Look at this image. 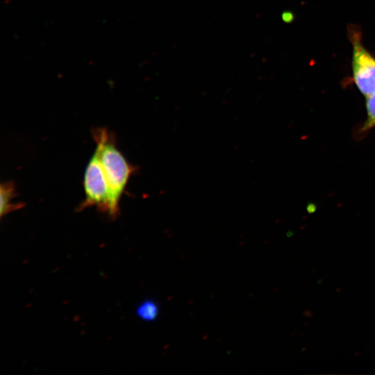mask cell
Returning a JSON list of instances; mask_svg holds the SVG:
<instances>
[{
    "label": "cell",
    "mask_w": 375,
    "mask_h": 375,
    "mask_svg": "<svg viewBox=\"0 0 375 375\" xmlns=\"http://www.w3.org/2000/svg\"><path fill=\"white\" fill-rule=\"evenodd\" d=\"M98 153L109 189L108 215L114 219L119 212V203L135 167L128 162L116 147L113 133L106 128L92 131Z\"/></svg>",
    "instance_id": "6da1fadb"
},
{
    "label": "cell",
    "mask_w": 375,
    "mask_h": 375,
    "mask_svg": "<svg viewBox=\"0 0 375 375\" xmlns=\"http://www.w3.org/2000/svg\"><path fill=\"white\" fill-rule=\"evenodd\" d=\"M83 187L85 199L78 207V210H83L88 207L95 206L100 212L108 214L109 189L96 150L85 168Z\"/></svg>",
    "instance_id": "7a4b0ae2"
},
{
    "label": "cell",
    "mask_w": 375,
    "mask_h": 375,
    "mask_svg": "<svg viewBox=\"0 0 375 375\" xmlns=\"http://www.w3.org/2000/svg\"><path fill=\"white\" fill-rule=\"evenodd\" d=\"M352 72L355 85L366 97L375 93V58L364 47L359 33L351 31Z\"/></svg>",
    "instance_id": "3957f363"
},
{
    "label": "cell",
    "mask_w": 375,
    "mask_h": 375,
    "mask_svg": "<svg viewBox=\"0 0 375 375\" xmlns=\"http://www.w3.org/2000/svg\"><path fill=\"white\" fill-rule=\"evenodd\" d=\"M1 206L0 215L2 217L8 213L23 206L22 203H14L12 198L15 196V185L11 181L4 182L0 185Z\"/></svg>",
    "instance_id": "277c9868"
},
{
    "label": "cell",
    "mask_w": 375,
    "mask_h": 375,
    "mask_svg": "<svg viewBox=\"0 0 375 375\" xmlns=\"http://www.w3.org/2000/svg\"><path fill=\"white\" fill-rule=\"evenodd\" d=\"M136 314L143 321H153L156 319L159 314L158 305L151 299H147L138 306Z\"/></svg>",
    "instance_id": "5b68a950"
},
{
    "label": "cell",
    "mask_w": 375,
    "mask_h": 375,
    "mask_svg": "<svg viewBox=\"0 0 375 375\" xmlns=\"http://www.w3.org/2000/svg\"><path fill=\"white\" fill-rule=\"evenodd\" d=\"M367 119L362 128V131H368L375 127V93L367 97Z\"/></svg>",
    "instance_id": "8992f818"
}]
</instances>
